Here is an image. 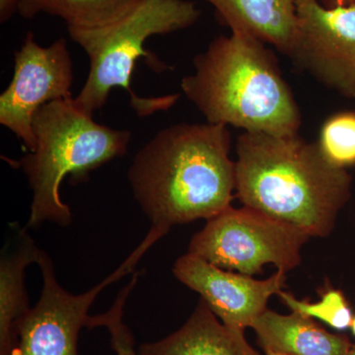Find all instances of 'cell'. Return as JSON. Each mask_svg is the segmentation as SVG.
<instances>
[{
	"label": "cell",
	"instance_id": "cell-8",
	"mask_svg": "<svg viewBox=\"0 0 355 355\" xmlns=\"http://www.w3.org/2000/svg\"><path fill=\"white\" fill-rule=\"evenodd\" d=\"M72 83L73 65L67 40L42 46L28 32L14 55L12 80L0 95V123L32 151L35 114L49 103L72 99Z\"/></svg>",
	"mask_w": 355,
	"mask_h": 355
},
{
	"label": "cell",
	"instance_id": "cell-22",
	"mask_svg": "<svg viewBox=\"0 0 355 355\" xmlns=\"http://www.w3.org/2000/svg\"><path fill=\"white\" fill-rule=\"evenodd\" d=\"M345 355H355V345H352Z\"/></svg>",
	"mask_w": 355,
	"mask_h": 355
},
{
	"label": "cell",
	"instance_id": "cell-1",
	"mask_svg": "<svg viewBox=\"0 0 355 355\" xmlns=\"http://www.w3.org/2000/svg\"><path fill=\"white\" fill-rule=\"evenodd\" d=\"M228 128L178 123L161 130L135 155L128 182L153 228L209 220L232 202L235 161Z\"/></svg>",
	"mask_w": 355,
	"mask_h": 355
},
{
	"label": "cell",
	"instance_id": "cell-24",
	"mask_svg": "<svg viewBox=\"0 0 355 355\" xmlns=\"http://www.w3.org/2000/svg\"><path fill=\"white\" fill-rule=\"evenodd\" d=\"M265 355H284L282 354H275V352H265Z\"/></svg>",
	"mask_w": 355,
	"mask_h": 355
},
{
	"label": "cell",
	"instance_id": "cell-20",
	"mask_svg": "<svg viewBox=\"0 0 355 355\" xmlns=\"http://www.w3.org/2000/svg\"><path fill=\"white\" fill-rule=\"evenodd\" d=\"M21 0H0V22L3 24L10 19L19 8Z\"/></svg>",
	"mask_w": 355,
	"mask_h": 355
},
{
	"label": "cell",
	"instance_id": "cell-4",
	"mask_svg": "<svg viewBox=\"0 0 355 355\" xmlns=\"http://www.w3.org/2000/svg\"><path fill=\"white\" fill-rule=\"evenodd\" d=\"M200 10L190 0H142L139 6L120 20L93 29L67 28L70 39L81 46L89 58L90 69L86 83L74 104L92 116L108 101L114 88L125 89L130 107L139 118L168 111L180 94L140 97L132 88L135 64L144 58L154 71L169 69L144 44L155 35L171 34L188 29L198 22Z\"/></svg>",
	"mask_w": 355,
	"mask_h": 355
},
{
	"label": "cell",
	"instance_id": "cell-16",
	"mask_svg": "<svg viewBox=\"0 0 355 355\" xmlns=\"http://www.w3.org/2000/svg\"><path fill=\"white\" fill-rule=\"evenodd\" d=\"M279 296L292 312L319 320L334 330L345 331L352 327L354 313L345 294L338 289H327L315 303L298 300L288 292L280 291Z\"/></svg>",
	"mask_w": 355,
	"mask_h": 355
},
{
	"label": "cell",
	"instance_id": "cell-18",
	"mask_svg": "<svg viewBox=\"0 0 355 355\" xmlns=\"http://www.w3.org/2000/svg\"><path fill=\"white\" fill-rule=\"evenodd\" d=\"M139 273L133 275L132 280L123 287L116 296L114 304L107 312L89 317L87 327L90 329H106L111 336L112 349L114 355H139L135 347V338L132 331L123 320L125 302L133 287L137 284Z\"/></svg>",
	"mask_w": 355,
	"mask_h": 355
},
{
	"label": "cell",
	"instance_id": "cell-9",
	"mask_svg": "<svg viewBox=\"0 0 355 355\" xmlns=\"http://www.w3.org/2000/svg\"><path fill=\"white\" fill-rule=\"evenodd\" d=\"M297 31L288 57L299 69L345 97L355 98V4L328 8L296 0Z\"/></svg>",
	"mask_w": 355,
	"mask_h": 355
},
{
	"label": "cell",
	"instance_id": "cell-5",
	"mask_svg": "<svg viewBox=\"0 0 355 355\" xmlns=\"http://www.w3.org/2000/svg\"><path fill=\"white\" fill-rule=\"evenodd\" d=\"M58 100L35 114V146L18 161L33 191L27 227L46 222L67 226L71 211L60 198L64 178L83 180L89 172L125 155L132 140L130 130L100 125L73 101Z\"/></svg>",
	"mask_w": 355,
	"mask_h": 355
},
{
	"label": "cell",
	"instance_id": "cell-12",
	"mask_svg": "<svg viewBox=\"0 0 355 355\" xmlns=\"http://www.w3.org/2000/svg\"><path fill=\"white\" fill-rule=\"evenodd\" d=\"M252 329L265 352L284 355H345L352 343L343 334H333L312 318L299 313L282 315L266 310Z\"/></svg>",
	"mask_w": 355,
	"mask_h": 355
},
{
	"label": "cell",
	"instance_id": "cell-15",
	"mask_svg": "<svg viewBox=\"0 0 355 355\" xmlns=\"http://www.w3.org/2000/svg\"><path fill=\"white\" fill-rule=\"evenodd\" d=\"M142 0H49L44 13L64 20L67 28L93 29L125 17Z\"/></svg>",
	"mask_w": 355,
	"mask_h": 355
},
{
	"label": "cell",
	"instance_id": "cell-3",
	"mask_svg": "<svg viewBox=\"0 0 355 355\" xmlns=\"http://www.w3.org/2000/svg\"><path fill=\"white\" fill-rule=\"evenodd\" d=\"M253 35L232 30L193 60L182 91L207 123L247 132L298 135L301 114L272 51Z\"/></svg>",
	"mask_w": 355,
	"mask_h": 355
},
{
	"label": "cell",
	"instance_id": "cell-19",
	"mask_svg": "<svg viewBox=\"0 0 355 355\" xmlns=\"http://www.w3.org/2000/svg\"><path fill=\"white\" fill-rule=\"evenodd\" d=\"M49 0H21L18 13L26 19H33L44 12Z\"/></svg>",
	"mask_w": 355,
	"mask_h": 355
},
{
	"label": "cell",
	"instance_id": "cell-21",
	"mask_svg": "<svg viewBox=\"0 0 355 355\" xmlns=\"http://www.w3.org/2000/svg\"><path fill=\"white\" fill-rule=\"evenodd\" d=\"M324 6L328 8H335V7L347 6L355 4V0H320Z\"/></svg>",
	"mask_w": 355,
	"mask_h": 355
},
{
	"label": "cell",
	"instance_id": "cell-17",
	"mask_svg": "<svg viewBox=\"0 0 355 355\" xmlns=\"http://www.w3.org/2000/svg\"><path fill=\"white\" fill-rule=\"evenodd\" d=\"M320 148L336 167L355 165V113L343 112L331 116L322 127Z\"/></svg>",
	"mask_w": 355,
	"mask_h": 355
},
{
	"label": "cell",
	"instance_id": "cell-6",
	"mask_svg": "<svg viewBox=\"0 0 355 355\" xmlns=\"http://www.w3.org/2000/svg\"><path fill=\"white\" fill-rule=\"evenodd\" d=\"M310 236L251 207H229L193 236L188 253L223 270L247 275L272 263L288 272L299 266Z\"/></svg>",
	"mask_w": 355,
	"mask_h": 355
},
{
	"label": "cell",
	"instance_id": "cell-7",
	"mask_svg": "<svg viewBox=\"0 0 355 355\" xmlns=\"http://www.w3.org/2000/svg\"><path fill=\"white\" fill-rule=\"evenodd\" d=\"M158 240L157 235L149 232L113 273L80 294L70 293L58 284L53 261L41 251L37 261L43 277L41 297L17 324L9 355H78L79 333L87 327L89 309L95 299L103 289L132 272L140 258Z\"/></svg>",
	"mask_w": 355,
	"mask_h": 355
},
{
	"label": "cell",
	"instance_id": "cell-2",
	"mask_svg": "<svg viewBox=\"0 0 355 355\" xmlns=\"http://www.w3.org/2000/svg\"><path fill=\"white\" fill-rule=\"evenodd\" d=\"M236 197L244 207L291 224L310 237L330 235L350 198L352 177L319 144L298 135L244 132L238 137Z\"/></svg>",
	"mask_w": 355,
	"mask_h": 355
},
{
	"label": "cell",
	"instance_id": "cell-10",
	"mask_svg": "<svg viewBox=\"0 0 355 355\" xmlns=\"http://www.w3.org/2000/svg\"><path fill=\"white\" fill-rule=\"evenodd\" d=\"M173 273L182 284L198 292L225 326L245 331L268 310V299L282 291L286 272L277 270L268 279L258 280L187 253L178 259Z\"/></svg>",
	"mask_w": 355,
	"mask_h": 355
},
{
	"label": "cell",
	"instance_id": "cell-23",
	"mask_svg": "<svg viewBox=\"0 0 355 355\" xmlns=\"http://www.w3.org/2000/svg\"><path fill=\"white\" fill-rule=\"evenodd\" d=\"M349 330L352 331V335L355 336V315L354 317V320H352V327H350Z\"/></svg>",
	"mask_w": 355,
	"mask_h": 355
},
{
	"label": "cell",
	"instance_id": "cell-14",
	"mask_svg": "<svg viewBox=\"0 0 355 355\" xmlns=\"http://www.w3.org/2000/svg\"><path fill=\"white\" fill-rule=\"evenodd\" d=\"M42 250L28 233L16 228L0 259V355H9L15 330L29 307L25 289V270L39 260Z\"/></svg>",
	"mask_w": 355,
	"mask_h": 355
},
{
	"label": "cell",
	"instance_id": "cell-11",
	"mask_svg": "<svg viewBox=\"0 0 355 355\" xmlns=\"http://www.w3.org/2000/svg\"><path fill=\"white\" fill-rule=\"evenodd\" d=\"M139 355L261 354L248 343L244 331L225 326L202 299L179 330L140 345Z\"/></svg>",
	"mask_w": 355,
	"mask_h": 355
},
{
	"label": "cell",
	"instance_id": "cell-13",
	"mask_svg": "<svg viewBox=\"0 0 355 355\" xmlns=\"http://www.w3.org/2000/svg\"><path fill=\"white\" fill-rule=\"evenodd\" d=\"M232 30L253 35L284 55L291 53L296 31V0H205Z\"/></svg>",
	"mask_w": 355,
	"mask_h": 355
}]
</instances>
